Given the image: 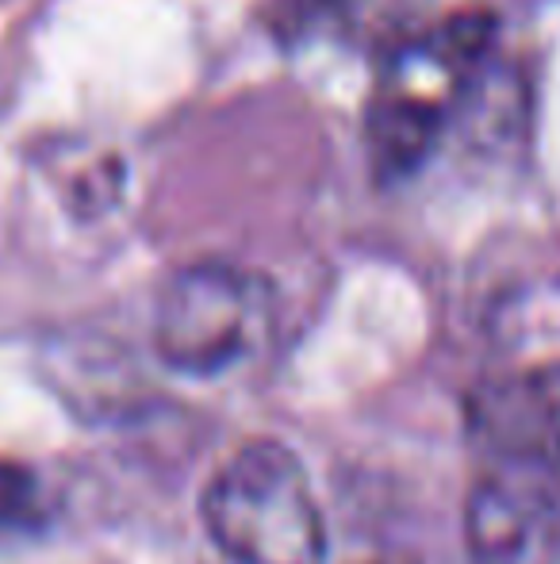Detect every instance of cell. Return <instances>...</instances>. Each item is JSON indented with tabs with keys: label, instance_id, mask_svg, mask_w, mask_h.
<instances>
[{
	"label": "cell",
	"instance_id": "1",
	"mask_svg": "<svg viewBox=\"0 0 560 564\" xmlns=\"http://www.w3.org/2000/svg\"><path fill=\"white\" fill-rule=\"evenodd\" d=\"M200 519L234 564H322L327 522L299 457L281 442H250L200 496Z\"/></svg>",
	"mask_w": 560,
	"mask_h": 564
},
{
	"label": "cell",
	"instance_id": "2",
	"mask_svg": "<svg viewBox=\"0 0 560 564\" xmlns=\"http://www.w3.org/2000/svg\"><path fill=\"white\" fill-rule=\"evenodd\" d=\"M273 319V284L231 261H196L162 284L154 349L165 369L211 380L257 349Z\"/></svg>",
	"mask_w": 560,
	"mask_h": 564
},
{
	"label": "cell",
	"instance_id": "3",
	"mask_svg": "<svg viewBox=\"0 0 560 564\" xmlns=\"http://www.w3.org/2000/svg\"><path fill=\"white\" fill-rule=\"evenodd\" d=\"M560 514V468L495 460L464 499V545L476 564H534Z\"/></svg>",
	"mask_w": 560,
	"mask_h": 564
},
{
	"label": "cell",
	"instance_id": "4",
	"mask_svg": "<svg viewBox=\"0 0 560 564\" xmlns=\"http://www.w3.org/2000/svg\"><path fill=\"white\" fill-rule=\"evenodd\" d=\"M464 419L495 460L560 468V365H541L476 388Z\"/></svg>",
	"mask_w": 560,
	"mask_h": 564
},
{
	"label": "cell",
	"instance_id": "5",
	"mask_svg": "<svg viewBox=\"0 0 560 564\" xmlns=\"http://www.w3.org/2000/svg\"><path fill=\"white\" fill-rule=\"evenodd\" d=\"M51 384L58 400L85 423H128L142 411V392L131 365L123 361L108 341H89V346L58 349L51 365Z\"/></svg>",
	"mask_w": 560,
	"mask_h": 564
},
{
	"label": "cell",
	"instance_id": "6",
	"mask_svg": "<svg viewBox=\"0 0 560 564\" xmlns=\"http://www.w3.org/2000/svg\"><path fill=\"white\" fill-rule=\"evenodd\" d=\"M457 123L469 147L476 150H507L523 142L530 123V85L523 69L510 62L480 66L461 93Z\"/></svg>",
	"mask_w": 560,
	"mask_h": 564
},
{
	"label": "cell",
	"instance_id": "7",
	"mask_svg": "<svg viewBox=\"0 0 560 564\" xmlns=\"http://www.w3.org/2000/svg\"><path fill=\"white\" fill-rule=\"evenodd\" d=\"M441 131V108L411 93L384 97L369 112V150L381 173H411L426 162Z\"/></svg>",
	"mask_w": 560,
	"mask_h": 564
},
{
	"label": "cell",
	"instance_id": "8",
	"mask_svg": "<svg viewBox=\"0 0 560 564\" xmlns=\"http://www.w3.org/2000/svg\"><path fill=\"white\" fill-rule=\"evenodd\" d=\"M495 31H499V20L484 8L457 12L430 35V58L441 66H476L492 51Z\"/></svg>",
	"mask_w": 560,
	"mask_h": 564
},
{
	"label": "cell",
	"instance_id": "9",
	"mask_svg": "<svg viewBox=\"0 0 560 564\" xmlns=\"http://www.w3.org/2000/svg\"><path fill=\"white\" fill-rule=\"evenodd\" d=\"M123 188H128V165L116 154H105L100 162H92L89 170H81L69 181L66 204L77 219H97L123 200Z\"/></svg>",
	"mask_w": 560,
	"mask_h": 564
},
{
	"label": "cell",
	"instance_id": "10",
	"mask_svg": "<svg viewBox=\"0 0 560 564\" xmlns=\"http://www.w3.org/2000/svg\"><path fill=\"white\" fill-rule=\"evenodd\" d=\"M31 503V480L12 465H0V534L12 527Z\"/></svg>",
	"mask_w": 560,
	"mask_h": 564
}]
</instances>
